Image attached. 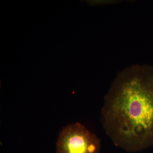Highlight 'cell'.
<instances>
[{
	"instance_id": "1",
	"label": "cell",
	"mask_w": 153,
	"mask_h": 153,
	"mask_svg": "<svg viewBox=\"0 0 153 153\" xmlns=\"http://www.w3.org/2000/svg\"><path fill=\"white\" fill-rule=\"evenodd\" d=\"M101 122L115 145L128 152L153 143V66H133L118 74L105 97Z\"/></svg>"
},
{
	"instance_id": "2",
	"label": "cell",
	"mask_w": 153,
	"mask_h": 153,
	"mask_svg": "<svg viewBox=\"0 0 153 153\" xmlns=\"http://www.w3.org/2000/svg\"><path fill=\"white\" fill-rule=\"evenodd\" d=\"M100 140L79 123L68 125L60 131L57 153H100Z\"/></svg>"
}]
</instances>
